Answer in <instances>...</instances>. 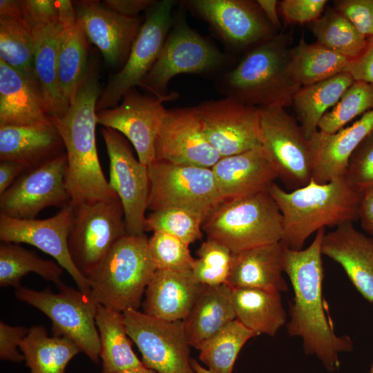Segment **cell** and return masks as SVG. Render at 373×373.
Listing matches in <instances>:
<instances>
[{
  "label": "cell",
  "instance_id": "cell-11",
  "mask_svg": "<svg viewBox=\"0 0 373 373\" xmlns=\"http://www.w3.org/2000/svg\"><path fill=\"white\" fill-rule=\"evenodd\" d=\"M147 210L181 207L205 218L222 199L211 168L157 160L148 166Z\"/></svg>",
  "mask_w": 373,
  "mask_h": 373
},
{
  "label": "cell",
  "instance_id": "cell-1",
  "mask_svg": "<svg viewBox=\"0 0 373 373\" xmlns=\"http://www.w3.org/2000/svg\"><path fill=\"white\" fill-rule=\"evenodd\" d=\"M325 233V228L319 229L306 249L296 251L285 247L284 272L294 291L287 332L289 336L302 339L306 354L315 355L327 370L334 372L339 365V354L352 351L354 345L350 337L335 334L325 316L321 258Z\"/></svg>",
  "mask_w": 373,
  "mask_h": 373
},
{
  "label": "cell",
  "instance_id": "cell-19",
  "mask_svg": "<svg viewBox=\"0 0 373 373\" xmlns=\"http://www.w3.org/2000/svg\"><path fill=\"white\" fill-rule=\"evenodd\" d=\"M73 211L70 203L55 216L41 220L19 219L0 213V240L36 247L55 259L70 275L80 291L90 294L87 278L73 263L68 250Z\"/></svg>",
  "mask_w": 373,
  "mask_h": 373
},
{
  "label": "cell",
  "instance_id": "cell-52",
  "mask_svg": "<svg viewBox=\"0 0 373 373\" xmlns=\"http://www.w3.org/2000/svg\"><path fill=\"white\" fill-rule=\"evenodd\" d=\"M358 219L362 228L373 236V186L361 193L358 206Z\"/></svg>",
  "mask_w": 373,
  "mask_h": 373
},
{
  "label": "cell",
  "instance_id": "cell-41",
  "mask_svg": "<svg viewBox=\"0 0 373 373\" xmlns=\"http://www.w3.org/2000/svg\"><path fill=\"white\" fill-rule=\"evenodd\" d=\"M0 59L26 73H35L32 32L17 19L0 20Z\"/></svg>",
  "mask_w": 373,
  "mask_h": 373
},
{
  "label": "cell",
  "instance_id": "cell-14",
  "mask_svg": "<svg viewBox=\"0 0 373 373\" xmlns=\"http://www.w3.org/2000/svg\"><path fill=\"white\" fill-rule=\"evenodd\" d=\"M123 314L128 335L146 367L157 373H195L182 321H168L132 309Z\"/></svg>",
  "mask_w": 373,
  "mask_h": 373
},
{
  "label": "cell",
  "instance_id": "cell-5",
  "mask_svg": "<svg viewBox=\"0 0 373 373\" xmlns=\"http://www.w3.org/2000/svg\"><path fill=\"white\" fill-rule=\"evenodd\" d=\"M144 233L126 234L87 277L90 295L99 305L124 312L137 310L157 268Z\"/></svg>",
  "mask_w": 373,
  "mask_h": 373
},
{
  "label": "cell",
  "instance_id": "cell-7",
  "mask_svg": "<svg viewBox=\"0 0 373 373\" xmlns=\"http://www.w3.org/2000/svg\"><path fill=\"white\" fill-rule=\"evenodd\" d=\"M173 16V22L161 52L140 86L153 96L172 100L178 97L169 93L168 85L180 74L216 77L228 70L229 54L221 52L211 42L191 28L182 9Z\"/></svg>",
  "mask_w": 373,
  "mask_h": 373
},
{
  "label": "cell",
  "instance_id": "cell-44",
  "mask_svg": "<svg viewBox=\"0 0 373 373\" xmlns=\"http://www.w3.org/2000/svg\"><path fill=\"white\" fill-rule=\"evenodd\" d=\"M149 249L157 269L191 270L195 258L189 245L164 231H155L148 240Z\"/></svg>",
  "mask_w": 373,
  "mask_h": 373
},
{
  "label": "cell",
  "instance_id": "cell-49",
  "mask_svg": "<svg viewBox=\"0 0 373 373\" xmlns=\"http://www.w3.org/2000/svg\"><path fill=\"white\" fill-rule=\"evenodd\" d=\"M28 329L23 326H11L0 322V358L1 360L20 362L24 360L17 350L28 334Z\"/></svg>",
  "mask_w": 373,
  "mask_h": 373
},
{
  "label": "cell",
  "instance_id": "cell-17",
  "mask_svg": "<svg viewBox=\"0 0 373 373\" xmlns=\"http://www.w3.org/2000/svg\"><path fill=\"white\" fill-rule=\"evenodd\" d=\"M196 107L205 137L222 157L262 146L259 108L229 97Z\"/></svg>",
  "mask_w": 373,
  "mask_h": 373
},
{
  "label": "cell",
  "instance_id": "cell-55",
  "mask_svg": "<svg viewBox=\"0 0 373 373\" xmlns=\"http://www.w3.org/2000/svg\"><path fill=\"white\" fill-rule=\"evenodd\" d=\"M257 2L265 17L277 30L281 28V23L278 17V1L276 0H257Z\"/></svg>",
  "mask_w": 373,
  "mask_h": 373
},
{
  "label": "cell",
  "instance_id": "cell-15",
  "mask_svg": "<svg viewBox=\"0 0 373 373\" xmlns=\"http://www.w3.org/2000/svg\"><path fill=\"white\" fill-rule=\"evenodd\" d=\"M101 134L109 159L108 183L122 204L127 233H144L149 191L148 166L135 158L129 141L120 133L104 127Z\"/></svg>",
  "mask_w": 373,
  "mask_h": 373
},
{
  "label": "cell",
  "instance_id": "cell-26",
  "mask_svg": "<svg viewBox=\"0 0 373 373\" xmlns=\"http://www.w3.org/2000/svg\"><path fill=\"white\" fill-rule=\"evenodd\" d=\"M204 286L192 270L156 269L145 290L144 313L168 321H183Z\"/></svg>",
  "mask_w": 373,
  "mask_h": 373
},
{
  "label": "cell",
  "instance_id": "cell-18",
  "mask_svg": "<svg viewBox=\"0 0 373 373\" xmlns=\"http://www.w3.org/2000/svg\"><path fill=\"white\" fill-rule=\"evenodd\" d=\"M169 99L128 91L115 108L97 112V122L123 135L134 147L139 161L149 166L155 161V144Z\"/></svg>",
  "mask_w": 373,
  "mask_h": 373
},
{
  "label": "cell",
  "instance_id": "cell-35",
  "mask_svg": "<svg viewBox=\"0 0 373 373\" xmlns=\"http://www.w3.org/2000/svg\"><path fill=\"white\" fill-rule=\"evenodd\" d=\"M19 349L30 373H66L68 363L81 352L68 338L49 336L43 325L28 329Z\"/></svg>",
  "mask_w": 373,
  "mask_h": 373
},
{
  "label": "cell",
  "instance_id": "cell-16",
  "mask_svg": "<svg viewBox=\"0 0 373 373\" xmlns=\"http://www.w3.org/2000/svg\"><path fill=\"white\" fill-rule=\"evenodd\" d=\"M66 152L35 168L26 169L0 195V213L19 219H35L46 208L60 209L70 203L65 175Z\"/></svg>",
  "mask_w": 373,
  "mask_h": 373
},
{
  "label": "cell",
  "instance_id": "cell-42",
  "mask_svg": "<svg viewBox=\"0 0 373 373\" xmlns=\"http://www.w3.org/2000/svg\"><path fill=\"white\" fill-rule=\"evenodd\" d=\"M205 217L192 210L181 207H170L151 211L144 222L146 231H164L193 243L202 236V223Z\"/></svg>",
  "mask_w": 373,
  "mask_h": 373
},
{
  "label": "cell",
  "instance_id": "cell-38",
  "mask_svg": "<svg viewBox=\"0 0 373 373\" xmlns=\"http://www.w3.org/2000/svg\"><path fill=\"white\" fill-rule=\"evenodd\" d=\"M256 335L236 318L205 342L199 358L213 373H232L240 350Z\"/></svg>",
  "mask_w": 373,
  "mask_h": 373
},
{
  "label": "cell",
  "instance_id": "cell-39",
  "mask_svg": "<svg viewBox=\"0 0 373 373\" xmlns=\"http://www.w3.org/2000/svg\"><path fill=\"white\" fill-rule=\"evenodd\" d=\"M312 32L316 42L350 61L356 58L367 45V39L334 8L313 22Z\"/></svg>",
  "mask_w": 373,
  "mask_h": 373
},
{
  "label": "cell",
  "instance_id": "cell-6",
  "mask_svg": "<svg viewBox=\"0 0 373 373\" xmlns=\"http://www.w3.org/2000/svg\"><path fill=\"white\" fill-rule=\"evenodd\" d=\"M207 238L227 247L232 254L280 242L283 216L269 191L223 200L204 220Z\"/></svg>",
  "mask_w": 373,
  "mask_h": 373
},
{
  "label": "cell",
  "instance_id": "cell-40",
  "mask_svg": "<svg viewBox=\"0 0 373 373\" xmlns=\"http://www.w3.org/2000/svg\"><path fill=\"white\" fill-rule=\"evenodd\" d=\"M373 109V84L354 81L339 101L318 124L321 132L332 134L345 127L353 119Z\"/></svg>",
  "mask_w": 373,
  "mask_h": 373
},
{
  "label": "cell",
  "instance_id": "cell-37",
  "mask_svg": "<svg viewBox=\"0 0 373 373\" xmlns=\"http://www.w3.org/2000/svg\"><path fill=\"white\" fill-rule=\"evenodd\" d=\"M62 267L57 262L39 257L17 243L0 245V285L19 287L21 278L30 272L59 285Z\"/></svg>",
  "mask_w": 373,
  "mask_h": 373
},
{
  "label": "cell",
  "instance_id": "cell-4",
  "mask_svg": "<svg viewBox=\"0 0 373 373\" xmlns=\"http://www.w3.org/2000/svg\"><path fill=\"white\" fill-rule=\"evenodd\" d=\"M289 39L280 32L247 52L237 65L216 77L224 97L257 108L285 107L301 88L287 73Z\"/></svg>",
  "mask_w": 373,
  "mask_h": 373
},
{
  "label": "cell",
  "instance_id": "cell-45",
  "mask_svg": "<svg viewBox=\"0 0 373 373\" xmlns=\"http://www.w3.org/2000/svg\"><path fill=\"white\" fill-rule=\"evenodd\" d=\"M345 176L361 193L373 186V130L352 154Z\"/></svg>",
  "mask_w": 373,
  "mask_h": 373
},
{
  "label": "cell",
  "instance_id": "cell-51",
  "mask_svg": "<svg viewBox=\"0 0 373 373\" xmlns=\"http://www.w3.org/2000/svg\"><path fill=\"white\" fill-rule=\"evenodd\" d=\"M102 3L108 9L126 17H136L142 11H146L153 0H104Z\"/></svg>",
  "mask_w": 373,
  "mask_h": 373
},
{
  "label": "cell",
  "instance_id": "cell-10",
  "mask_svg": "<svg viewBox=\"0 0 373 373\" xmlns=\"http://www.w3.org/2000/svg\"><path fill=\"white\" fill-rule=\"evenodd\" d=\"M174 0L154 1L122 68L113 75L97 102V112L115 108L123 96L140 86L155 63L173 22Z\"/></svg>",
  "mask_w": 373,
  "mask_h": 373
},
{
  "label": "cell",
  "instance_id": "cell-48",
  "mask_svg": "<svg viewBox=\"0 0 373 373\" xmlns=\"http://www.w3.org/2000/svg\"><path fill=\"white\" fill-rule=\"evenodd\" d=\"M23 22L32 29L59 20L58 1L23 0Z\"/></svg>",
  "mask_w": 373,
  "mask_h": 373
},
{
  "label": "cell",
  "instance_id": "cell-21",
  "mask_svg": "<svg viewBox=\"0 0 373 373\" xmlns=\"http://www.w3.org/2000/svg\"><path fill=\"white\" fill-rule=\"evenodd\" d=\"M87 39L101 51L107 64H124L142 24L140 17H126L106 8L102 1H73Z\"/></svg>",
  "mask_w": 373,
  "mask_h": 373
},
{
  "label": "cell",
  "instance_id": "cell-36",
  "mask_svg": "<svg viewBox=\"0 0 373 373\" xmlns=\"http://www.w3.org/2000/svg\"><path fill=\"white\" fill-rule=\"evenodd\" d=\"M349 61L317 42L308 44L302 37L289 50L287 73L295 84L304 87L344 72Z\"/></svg>",
  "mask_w": 373,
  "mask_h": 373
},
{
  "label": "cell",
  "instance_id": "cell-33",
  "mask_svg": "<svg viewBox=\"0 0 373 373\" xmlns=\"http://www.w3.org/2000/svg\"><path fill=\"white\" fill-rule=\"evenodd\" d=\"M95 323L100 341L101 373L144 366L132 349L123 312L98 305Z\"/></svg>",
  "mask_w": 373,
  "mask_h": 373
},
{
  "label": "cell",
  "instance_id": "cell-34",
  "mask_svg": "<svg viewBox=\"0 0 373 373\" xmlns=\"http://www.w3.org/2000/svg\"><path fill=\"white\" fill-rule=\"evenodd\" d=\"M354 82L349 73L343 72L299 89L292 104L296 120L307 140L318 130V124L327 110L336 104Z\"/></svg>",
  "mask_w": 373,
  "mask_h": 373
},
{
  "label": "cell",
  "instance_id": "cell-43",
  "mask_svg": "<svg viewBox=\"0 0 373 373\" xmlns=\"http://www.w3.org/2000/svg\"><path fill=\"white\" fill-rule=\"evenodd\" d=\"M192 272L202 285L208 286L227 283L232 254L224 245L207 238L197 251Z\"/></svg>",
  "mask_w": 373,
  "mask_h": 373
},
{
  "label": "cell",
  "instance_id": "cell-57",
  "mask_svg": "<svg viewBox=\"0 0 373 373\" xmlns=\"http://www.w3.org/2000/svg\"><path fill=\"white\" fill-rule=\"evenodd\" d=\"M191 365L195 372V373H213L208 369L204 368L200 364H199L196 360L191 358Z\"/></svg>",
  "mask_w": 373,
  "mask_h": 373
},
{
  "label": "cell",
  "instance_id": "cell-24",
  "mask_svg": "<svg viewBox=\"0 0 373 373\" xmlns=\"http://www.w3.org/2000/svg\"><path fill=\"white\" fill-rule=\"evenodd\" d=\"M321 251L338 262L361 295L373 303V238L345 222L325 233Z\"/></svg>",
  "mask_w": 373,
  "mask_h": 373
},
{
  "label": "cell",
  "instance_id": "cell-31",
  "mask_svg": "<svg viewBox=\"0 0 373 373\" xmlns=\"http://www.w3.org/2000/svg\"><path fill=\"white\" fill-rule=\"evenodd\" d=\"M236 318L231 287L227 283L204 285L182 321L190 346L199 350L206 341Z\"/></svg>",
  "mask_w": 373,
  "mask_h": 373
},
{
  "label": "cell",
  "instance_id": "cell-27",
  "mask_svg": "<svg viewBox=\"0 0 373 373\" xmlns=\"http://www.w3.org/2000/svg\"><path fill=\"white\" fill-rule=\"evenodd\" d=\"M64 153V142L51 119L32 125L0 127V160L17 162L30 169Z\"/></svg>",
  "mask_w": 373,
  "mask_h": 373
},
{
  "label": "cell",
  "instance_id": "cell-53",
  "mask_svg": "<svg viewBox=\"0 0 373 373\" xmlns=\"http://www.w3.org/2000/svg\"><path fill=\"white\" fill-rule=\"evenodd\" d=\"M26 170L21 164L12 160L0 162V195Z\"/></svg>",
  "mask_w": 373,
  "mask_h": 373
},
{
  "label": "cell",
  "instance_id": "cell-2",
  "mask_svg": "<svg viewBox=\"0 0 373 373\" xmlns=\"http://www.w3.org/2000/svg\"><path fill=\"white\" fill-rule=\"evenodd\" d=\"M100 94L95 70L88 68L84 84L66 113L50 117L64 144L65 184L72 204L119 199L104 176L97 154L96 108Z\"/></svg>",
  "mask_w": 373,
  "mask_h": 373
},
{
  "label": "cell",
  "instance_id": "cell-28",
  "mask_svg": "<svg viewBox=\"0 0 373 373\" xmlns=\"http://www.w3.org/2000/svg\"><path fill=\"white\" fill-rule=\"evenodd\" d=\"M59 9L63 28L59 46L57 76L60 90L70 106L88 71L87 37L73 1L59 0Z\"/></svg>",
  "mask_w": 373,
  "mask_h": 373
},
{
  "label": "cell",
  "instance_id": "cell-8",
  "mask_svg": "<svg viewBox=\"0 0 373 373\" xmlns=\"http://www.w3.org/2000/svg\"><path fill=\"white\" fill-rule=\"evenodd\" d=\"M58 293L20 286L16 298L38 309L52 322V334L73 341L92 361L99 363L100 341L95 316L98 305L90 294L72 288L63 282Z\"/></svg>",
  "mask_w": 373,
  "mask_h": 373
},
{
  "label": "cell",
  "instance_id": "cell-29",
  "mask_svg": "<svg viewBox=\"0 0 373 373\" xmlns=\"http://www.w3.org/2000/svg\"><path fill=\"white\" fill-rule=\"evenodd\" d=\"M285 247L282 242L251 247L232 254L227 284L231 288H254L285 291Z\"/></svg>",
  "mask_w": 373,
  "mask_h": 373
},
{
  "label": "cell",
  "instance_id": "cell-58",
  "mask_svg": "<svg viewBox=\"0 0 373 373\" xmlns=\"http://www.w3.org/2000/svg\"><path fill=\"white\" fill-rule=\"evenodd\" d=\"M370 373H373V363L372 364Z\"/></svg>",
  "mask_w": 373,
  "mask_h": 373
},
{
  "label": "cell",
  "instance_id": "cell-30",
  "mask_svg": "<svg viewBox=\"0 0 373 373\" xmlns=\"http://www.w3.org/2000/svg\"><path fill=\"white\" fill-rule=\"evenodd\" d=\"M62 24L56 21L31 30L34 41V67L40 84L46 112L60 117L70 104L63 96L58 81L57 59Z\"/></svg>",
  "mask_w": 373,
  "mask_h": 373
},
{
  "label": "cell",
  "instance_id": "cell-56",
  "mask_svg": "<svg viewBox=\"0 0 373 373\" xmlns=\"http://www.w3.org/2000/svg\"><path fill=\"white\" fill-rule=\"evenodd\" d=\"M117 373H157L153 370L146 367L145 365L137 368H133L118 372Z\"/></svg>",
  "mask_w": 373,
  "mask_h": 373
},
{
  "label": "cell",
  "instance_id": "cell-54",
  "mask_svg": "<svg viewBox=\"0 0 373 373\" xmlns=\"http://www.w3.org/2000/svg\"><path fill=\"white\" fill-rule=\"evenodd\" d=\"M23 10L21 0H1L0 20L17 19L23 21Z\"/></svg>",
  "mask_w": 373,
  "mask_h": 373
},
{
  "label": "cell",
  "instance_id": "cell-32",
  "mask_svg": "<svg viewBox=\"0 0 373 373\" xmlns=\"http://www.w3.org/2000/svg\"><path fill=\"white\" fill-rule=\"evenodd\" d=\"M236 319L257 335H276L286 321L280 292L254 288H231Z\"/></svg>",
  "mask_w": 373,
  "mask_h": 373
},
{
  "label": "cell",
  "instance_id": "cell-9",
  "mask_svg": "<svg viewBox=\"0 0 373 373\" xmlns=\"http://www.w3.org/2000/svg\"><path fill=\"white\" fill-rule=\"evenodd\" d=\"M72 205L68 250L73 263L87 278L113 245L128 234L124 209L119 199Z\"/></svg>",
  "mask_w": 373,
  "mask_h": 373
},
{
  "label": "cell",
  "instance_id": "cell-3",
  "mask_svg": "<svg viewBox=\"0 0 373 373\" xmlns=\"http://www.w3.org/2000/svg\"><path fill=\"white\" fill-rule=\"evenodd\" d=\"M269 192L283 216L280 242L289 249H302L306 240L321 229L358 219L362 193L345 175L325 184L311 180L293 191H285L274 183Z\"/></svg>",
  "mask_w": 373,
  "mask_h": 373
},
{
  "label": "cell",
  "instance_id": "cell-46",
  "mask_svg": "<svg viewBox=\"0 0 373 373\" xmlns=\"http://www.w3.org/2000/svg\"><path fill=\"white\" fill-rule=\"evenodd\" d=\"M366 39L373 36V0H337L334 8Z\"/></svg>",
  "mask_w": 373,
  "mask_h": 373
},
{
  "label": "cell",
  "instance_id": "cell-23",
  "mask_svg": "<svg viewBox=\"0 0 373 373\" xmlns=\"http://www.w3.org/2000/svg\"><path fill=\"white\" fill-rule=\"evenodd\" d=\"M223 200L267 191L278 178L264 147L221 157L211 168Z\"/></svg>",
  "mask_w": 373,
  "mask_h": 373
},
{
  "label": "cell",
  "instance_id": "cell-50",
  "mask_svg": "<svg viewBox=\"0 0 373 373\" xmlns=\"http://www.w3.org/2000/svg\"><path fill=\"white\" fill-rule=\"evenodd\" d=\"M344 72L349 73L354 81L373 84V36L367 38L363 51L349 61Z\"/></svg>",
  "mask_w": 373,
  "mask_h": 373
},
{
  "label": "cell",
  "instance_id": "cell-22",
  "mask_svg": "<svg viewBox=\"0 0 373 373\" xmlns=\"http://www.w3.org/2000/svg\"><path fill=\"white\" fill-rule=\"evenodd\" d=\"M372 130L373 109L336 133L315 131L308 139L312 180L325 184L345 176L352 154Z\"/></svg>",
  "mask_w": 373,
  "mask_h": 373
},
{
  "label": "cell",
  "instance_id": "cell-13",
  "mask_svg": "<svg viewBox=\"0 0 373 373\" xmlns=\"http://www.w3.org/2000/svg\"><path fill=\"white\" fill-rule=\"evenodd\" d=\"M262 146L289 191L308 184L312 166L308 140L296 119L281 106L260 108Z\"/></svg>",
  "mask_w": 373,
  "mask_h": 373
},
{
  "label": "cell",
  "instance_id": "cell-47",
  "mask_svg": "<svg viewBox=\"0 0 373 373\" xmlns=\"http://www.w3.org/2000/svg\"><path fill=\"white\" fill-rule=\"evenodd\" d=\"M327 2L326 0H283L278 1V10L289 23H313L321 16Z\"/></svg>",
  "mask_w": 373,
  "mask_h": 373
},
{
  "label": "cell",
  "instance_id": "cell-25",
  "mask_svg": "<svg viewBox=\"0 0 373 373\" xmlns=\"http://www.w3.org/2000/svg\"><path fill=\"white\" fill-rule=\"evenodd\" d=\"M50 119L35 73L19 70L0 59V127Z\"/></svg>",
  "mask_w": 373,
  "mask_h": 373
},
{
  "label": "cell",
  "instance_id": "cell-12",
  "mask_svg": "<svg viewBox=\"0 0 373 373\" xmlns=\"http://www.w3.org/2000/svg\"><path fill=\"white\" fill-rule=\"evenodd\" d=\"M180 3L207 22L231 52H248L278 34L257 1L186 0Z\"/></svg>",
  "mask_w": 373,
  "mask_h": 373
},
{
  "label": "cell",
  "instance_id": "cell-20",
  "mask_svg": "<svg viewBox=\"0 0 373 373\" xmlns=\"http://www.w3.org/2000/svg\"><path fill=\"white\" fill-rule=\"evenodd\" d=\"M155 150L157 160L207 168L222 157L205 137L196 106L166 109Z\"/></svg>",
  "mask_w": 373,
  "mask_h": 373
}]
</instances>
